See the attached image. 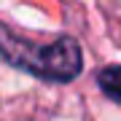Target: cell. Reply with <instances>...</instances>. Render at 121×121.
<instances>
[{"label":"cell","instance_id":"cell-1","mask_svg":"<svg viewBox=\"0 0 121 121\" xmlns=\"http://www.w3.org/2000/svg\"><path fill=\"white\" fill-rule=\"evenodd\" d=\"M0 54L11 65L35 73L46 81H73L81 73V48L75 40L62 38L51 46H30L13 35L0 32Z\"/></svg>","mask_w":121,"mask_h":121},{"label":"cell","instance_id":"cell-2","mask_svg":"<svg viewBox=\"0 0 121 121\" xmlns=\"http://www.w3.org/2000/svg\"><path fill=\"white\" fill-rule=\"evenodd\" d=\"M99 89L110 99L121 102V65H108L99 73Z\"/></svg>","mask_w":121,"mask_h":121}]
</instances>
